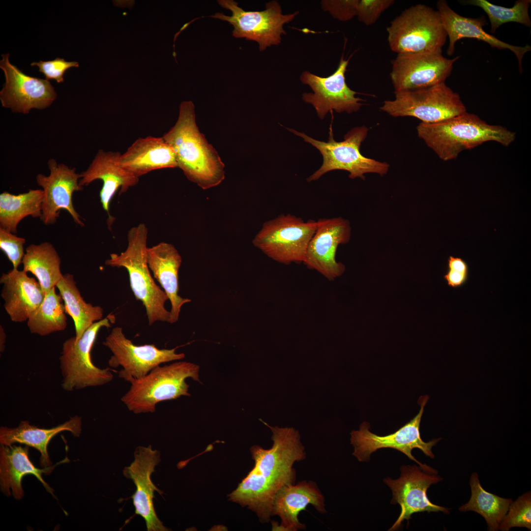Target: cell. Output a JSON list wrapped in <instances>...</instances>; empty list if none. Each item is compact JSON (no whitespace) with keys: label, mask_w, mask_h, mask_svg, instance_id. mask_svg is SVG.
Returning a JSON list of instances; mask_svg holds the SVG:
<instances>
[{"label":"cell","mask_w":531,"mask_h":531,"mask_svg":"<svg viewBox=\"0 0 531 531\" xmlns=\"http://www.w3.org/2000/svg\"><path fill=\"white\" fill-rule=\"evenodd\" d=\"M316 231L306 250L303 263L331 280L341 276L344 265L336 260L337 247L350 239L351 228L348 220L342 217L319 219Z\"/></svg>","instance_id":"cell-19"},{"label":"cell","mask_w":531,"mask_h":531,"mask_svg":"<svg viewBox=\"0 0 531 531\" xmlns=\"http://www.w3.org/2000/svg\"><path fill=\"white\" fill-rule=\"evenodd\" d=\"M147 261L154 278L170 300L171 308L170 323L177 322L182 306L190 302L178 295V271L181 257L175 246L165 242L147 248Z\"/></svg>","instance_id":"cell-25"},{"label":"cell","mask_w":531,"mask_h":531,"mask_svg":"<svg viewBox=\"0 0 531 531\" xmlns=\"http://www.w3.org/2000/svg\"><path fill=\"white\" fill-rule=\"evenodd\" d=\"M162 137L173 148L178 167L189 180L203 189L217 186L223 180L224 164L199 131L192 101L181 103L176 123Z\"/></svg>","instance_id":"cell-2"},{"label":"cell","mask_w":531,"mask_h":531,"mask_svg":"<svg viewBox=\"0 0 531 531\" xmlns=\"http://www.w3.org/2000/svg\"><path fill=\"white\" fill-rule=\"evenodd\" d=\"M103 344L113 354L109 366L121 367L118 377L129 383L145 376L162 363L185 357L184 353H176L177 347L160 349L154 344L136 345L125 337L119 326L113 328Z\"/></svg>","instance_id":"cell-13"},{"label":"cell","mask_w":531,"mask_h":531,"mask_svg":"<svg viewBox=\"0 0 531 531\" xmlns=\"http://www.w3.org/2000/svg\"><path fill=\"white\" fill-rule=\"evenodd\" d=\"M1 57L0 67L5 78L0 91L2 106L22 114H27L32 109L43 110L50 107L57 97L50 82L25 74L10 62L9 54H2Z\"/></svg>","instance_id":"cell-16"},{"label":"cell","mask_w":531,"mask_h":531,"mask_svg":"<svg viewBox=\"0 0 531 531\" xmlns=\"http://www.w3.org/2000/svg\"><path fill=\"white\" fill-rule=\"evenodd\" d=\"M24 238L0 228V249L12 264L14 269H18L25 255Z\"/></svg>","instance_id":"cell-37"},{"label":"cell","mask_w":531,"mask_h":531,"mask_svg":"<svg viewBox=\"0 0 531 531\" xmlns=\"http://www.w3.org/2000/svg\"><path fill=\"white\" fill-rule=\"evenodd\" d=\"M64 431L70 432L74 437H79L82 431L81 417L75 415L66 422L49 429L39 428L26 420L21 421L17 427L1 426L0 443L9 446L18 442L36 448L41 453V465L47 467L52 464L47 451L48 443L54 436Z\"/></svg>","instance_id":"cell-28"},{"label":"cell","mask_w":531,"mask_h":531,"mask_svg":"<svg viewBox=\"0 0 531 531\" xmlns=\"http://www.w3.org/2000/svg\"><path fill=\"white\" fill-rule=\"evenodd\" d=\"M47 165L49 175L39 174L36 177L37 184L44 192L41 220L46 225L55 224L60 209H64L76 224L84 227L85 224L72 201L74 192L83 190V187L79 184L80 174L76 173L75 168L59 163L54 158L49 159Z\"/></svg>","instance_id":"cell-18"},{"label":"cell","mask_w":531,"mask_h":531,"mask_svg":"<svg viewBox=\"0 0 531 531\" xmlns=\"http://www.w3.org/2000/svg\"><path fill=\"white\" fill-rule=\"evenodd\" d=\"M115 317L109 315L92 324L77 341L75 336L66 339L59 357L62 376L61 387L68 391L110 383L113 374L110 367L101 369L92 362L90 352L101 327H110Z\"/></svg>","instance_id":"cell-8"},{"label":"cell","mask_w":531,"mask_h":531,"mask_svg":"<svg viewBox=\"0 0 531 531\" xmlns=\"http://www.w3.org/2000/svg\"><path fill=\"white\" fill-rule=\"evenodd\" d=\"M44 198L42 189H30L13 195L4 191L0 194V228L16 234L19 222L26 217H40Z\"/></svg>","instance_id":"cell-31"},{"label":"cell","mask_w":531,"mask_h":531,"mask_svg":"<svg viewBox=\"0 0 531 531\" xmlns=\"http://www.w3.org/2000/svg\"><path fill=\"white\" fill-rule=\"evenodd\" d=\"M380 109L393 117H412L422 122L435 123L466 112L459 94L445 82L423 88L394 91Z\"/></svg>","instance_id":"cell-10"},{"label":"cell","mask_w":531,"mask_h":531,"mask_svg":"<svg viewBox=\"0 0 531 531\" xmlns=\"http://www.w3.org/2000/svg\"><path fill=\"white\" fill-rule=\"evenodd\" d=\"M428 399V395L421 396L418 400L420 406L418 413L393 433L385 436L376 435L369 430V424L363 422L358 430H354L351 433V443L354 447L352 454L359 461L365 462L369 460L371 454L379 449L393 448L407 455L422 468L430 471H435L436 470L431 467L419 462L412 454L413 449L418 448L426 456L433 459L435 455L432 448L442 439L441 438L434 439L425 442L420 436V422Z\"/></svg>","instance_id":"cell-12"},{"label":"cell","mask_w":531,"mask_h":531,"mask_svg":"<svg viewBox=\"0 0 531 531\" xmlns=\"http://www.w3.org/2000/svg\"><path fill=\"white\" fill-rule=\"evenodd\" d=\"M394 2V0H358L356 16L365 25H372Z\"/></svg>","instance_id":"cell-36"},{"label":"cell","mask_w":531,"mask_h":531,"mask_svg":"<svg viewBox=\"0 0 531 531\" xmlns=\"http://www.w3.org/2000/svg\"><path fill=\"white\" fill-rule=\"evenodd\" d=\"M120 155L119 152L99 149L87 170L80 174L79 184L83 187L96 180L102 181L99 196L103 208L108 215L109 228L114 220L110 213V202L114 195L119 189V194L126 192L139 181L138 177L121 167Z\"/></svg>","instance_id":"cell-21"},{"label":"cell","mask_w":531,"mask_h":531,"mask_svg":"<svg viewBox=\"0 0 531 531\" xmlns=\"http://www.w3.org/2000/svg\"><path fill=\"white\" fill-rule=\"evenodd\" d=\"M22 264L23 270L36 276L45 294L56 286L63 275L61 259L53 245L48 242L29 245Z\"/></svg>","instance_id":"cell-30"},{"label":"cell","mask_w":531,"mask_h":531,"mask_svg":"<svg viewBox=\"0 0 531 531\" xmlns=\"http://www.w3.org/2000/svg\"><path fill=\"white\" fill-rule=\"evenodd\" d=\"M438 11L449 37V45L447 54L451 56L455 51V43L464 38H475L482 41L494 48L498 49H508L516 56L520 72L523 71L522 66L524 55L531 49L528 45L525 46H516L509 44L486 32L483 29L486 24L484 18H472L460 15L452 10L444 0H439L437 3Z\"/></svg>","instance_id":"cell-23"},{"label":"cell","mask_w":531,"mask_h":531,"mask_svg":"<svg viewBox=\"0 0 531 531\" xmlns=\"http://www.w3.org/2000/svg\"><path fill=\"white\" fill-rule=\"evenodd\" d=\"M401 476L395 480L389 477L384 481L391 489V503L401 506L400 515L388 531L399 528L405 520H409L412 514L422 512L442 511L449 513V508L433 503L428 499L427 491L433 484L442 480L438 472L430 471L416 466H402Z\"/></svg>","instance_id":"cell-14"},{"label":"cell","mask_w":531,"mask_h":531,"mask_svg":"<svg viewBox=\"0 0 531 531\" xmlns=\"http://www.w3.org/2000/svg\"><path fill=\"white\" fill-rule=\"evenodd\" d=\"M56 287L63 300L66 313L74 321L75 339L77 341L92 324L103 319V310L99 306H93L85 301L73 274H63Z\"/></svg>","instance_id":"cell-29"},{"label":"cell","mask_w":531,"mask_h":531,"mask_svg":"<svg viewBox=\"0 0 531 531\" xmlns=\"http://www.w3.org/2000/svg\"><path fill=\"white\" fill-rule=\"evenodd\" d=\"M482 8L487 14L491 24V32L495 33L497 28L503 24L516 22L530 27L531 21L529 14L531 0H519L511 7L493 4L486 0L462 1Z\"/></svg>","instance_id":"cell-34"},{"label":"cell","mask_w":531,"mask_h":531,"mask_svg":"<svg viewBox=\"0 0 531 531\" xmlns=\"http://www.w3.org/2000/svg\"><path fill=\"white\" fill-rule=\"evenodd\" d=\"M357 2L358 0H323L321 4L322 9L334 18L346 22L356 16Z\"/></svg>","instance_id":"cell-39"},{"label":"cell","mask_w":531,"mask_h":531,"mask_svg":"<svg viewBox=\"0 0 531 531\" xmlns=\"http://www.w3.org/2000/svg\"><path fill=\"white\" fill-rule=\"evenodd\" d=\"M199 369L198 365L187 361L159 365L145 376L131 381L121 401L134 413H153L161 402L190 396L186 380L190 378L200 382Z\"/></svg>","instance_id":"cell-5"},{"label":"cell","mask_w":531,"mask_h":531,"mask_svg":"<svg viewBox=\"0 0 531 531\" xmlns=\"http://www.w3.org/2000/svg\"><path fill=\"white\" fill-rule=\"evenodd\" d=\"M148 234L144 224L131 228L128 232L126 250L120 254H111L105 265L127 270L132 291L145 307L149 325L156 321L170 323V312L165 307L168 297L155 282L147 263Z\"/></svg>","instance_id":"cell-4"},{"label":"cell","mask_w":531,"mask_h":531,"mask_svg":"<svg viewBox=\"0 0 531 531\" xmlns=\"http://www.w3.org/2000/svg\"><path fill=\"white\" fill-rule=\"evenodd\" d=\"M217 2L221 7L230 10L232 15L218 12L209 17L228 22L234 27L233 36L257 42L260 51L279 45L281 35L286 34L284 25L292 21L299 13L283 14L279 3L275 0L266 3V9L262 11H246L233 0Z\"/></svg>","instance_id":"cell-11"},{"label":"cell","mask_w":531,"mask_h":531,"mask_svg":"<svg viewBox=\"0 0 531 531\" xmlns=\"http://www.w3.org/2000/svg\"><path fill=\"white\" fill-rule=\"evenodd\" d=\"M6 342V334L4 332L3 327L0 325V350L1 352H3L5 346L4 343Z\"/></svg>","instance_id":"cell-41"},{"label":"cell","mask_w":531,"mask_h":531,"mask_svg":"<svg viewBox=\"0 0 531 531\" xmlns=\"http://www.w3.org/2000/svg\"><path fill=\"white\" fill-rule=\"evenodd\" d=\"M386 31L389 46L397 54L442 52L447 37L438 10L421 4L404 10Z\"/></svg>","instance_id":"cell-6"},{"label":"cell","mask_w":531,"mask_h":531,"mask_svg":"<svg viewBox=\"0 0 531 531\" xmlns=\"http://www.w3.org/2000/svg\"><path fill=\"white\" fill-rule=\"evenodd\" d=\"M350 58L345 59L342 56L338 67L330 75L323 77L308 71H303L300 80L307 85L313 93H304L302 99L315 108L318 117L323 119L329 112L349 114L358 111L363 100L356 97L357 92L351 89L346 82L345 72Z\"/></svg>","instance_id":"cell-15"},{"label":"cell","mask_w":531,"mask_h":531,"mask_svg":"<svg viewBox=\"0 0 531 531\" xmlns=\"http://www.w3.org/2000/svg\"><path fill=\"white\" fill-rule=\"evenodd\" d=\"M470 485L471 498L468 502L459 508V510L461 512L473 511L479 514L485 519L489 531H498L512 499L502 498L486 491L482 487L476 472L472 474Z\"/></svg>","instance_id":"cell-32"},{"label":"cell","mask_w":531,"mask_h":531,"mask_svg":"<svg viewBox=\"0 0 531 531\" xmlns=\"http://www.w3.org/2000/svg\"><path fill=\"white\" fill-rule=\"evenodd\" d=\"M469 277V266L461 257L450 256L447 259V271L443 278L448 286L458 288L467 282Z\"/></svg>","instance_id":"cell-40"},{"label":"cell","mask_w":531,"mask_h":531,"mask_svg":"<svg viewBox=\"0 0 531 531\" xmlns=\"http://www.w3.org/2000/svg\"><path fill=\"white\" fill-rule=\"evenodd\" d=\"M55 287L45 293L42 302L29 317L27 325L31 333L46 336L66 328L65 306Z\"/></svg>","instance_id":"cell-33"},{"label":"cell","mask_w":531,"mask_h":531,"mask_svg":"<svg viewBox=\"0 0 531 531\" xmlns=\"http://www.w3.org/2000/svg\"><path fill=\"white\" fill-rule=\"evenodd\" d=\"M160 457L159 452L152 449L151 445L139 446L134 452V460L123 471L124 476L131 479L135 485L136 491L131 497L135 512L144 519L148 531L169 530L157 516L153 502L154 491L161 496L163 493L151 480L154 468L160 461Z\"/></svg>","instance_id":"cell-20"},{"label":"cell","mask_w":531,"mask_h":531,"mask_svg":"<svg viewBox=\"0 0 531 531\" xmlns=\"http://www.w3.org/2000/svg\"><path fill=\"white\" fill-rule=\"evenodd\" d=\"M416 129L418 137L443 161L455 159L462 151L488 141L508 146L516 137L506 128L490 125L467 112L437 122H421Z\"/></svg>","instance_id":"cell-3"},{"label":"cell","mask_w":531,"mask_h":531,"mask_svg":"<svg viewBox=\"0 0 531 531\" xmlns=\"http://www.w3.org/2000/svg\"><path fill=\"white\" fill-rule=\"evenodd\" d=\"M0 283L3 285L1 296L4 300V308L11 321L15 323L27 321L45 296L38 281L29 276L24 270L13 268L2 274Z\"/></svg>","instance_id":"cell-24"},{"label":"cell","mask_w":531,"mask_h":531,"mask_svg":"<svg viewBox=\"0 0 531 531\" xmlns=\"http://www.w3.org/2000/svg\"><path fill=\"white\" fill-rule=\"evenodd\" d=\"M317 221H304L291 214H282L265 222L253 240L254 246L282 264L303 263Z\"/></svg>","instance_id":"cell-9"},{"label":"cell","mask_w":531,"mask_h":531,"mask_svg":"<svg viewBox=\"0 0 531 531\" xmlns=\"http://www.w3.org/2000/svg\"><path fill=\"white\" fill-rule=\"evenodd\" d=\"M291 132L302 138L304 141L316 148L323 156L321 167L307 179L315 181L324 174L336 170L347 171L351 178H363L366 173L386 174L389 165L386 162L366 157L361 154L360 147L367 136L368 129L365 126L354 128L344 136V140L336 142L330 128L327 142L315 140L304 133L288 128Z\"/></svg>","instance_id":"cell-7"},{"label":"cell","mask_w":531,"mask_h":531,"mask_svg":"<svg viewBox=\"0 0 531 531\" xmlns=\"http://www.w3.org/2000/svg\"><path fill=\"white\" fill-rule=\"evenodd\" d=\"M513 527H524L531 530V491L512 501L501 521L499 530L508 531Z\"/></svg>","instance_id":"cell-35"},{"label":"cell","mask_w":531,"mask_h":531,"mask_svg":"<svg viewBox=\"0 0 531 531\" xmlns=\"http://www.w3.org/2000/svg\"><path fill=\"white\" fill-rule=\"evenodd\" d=\"M459 58L447 59L442 52L397 54L391 61L390 73L394 91L415 90L444 83Z\"/></svg>","instance_id":"cell-17"},{"label":"cell","mask_w":531,"mask_h":531,"mask_svg":"<svg viewBox=\"0 0 531 531\" xmlns=\"http://www.w3.org/2000/svg\"><path fill=\"white\" fill-rule=\"evenodd\" d=\"M324 499L316 483L303 481L297 484L284 486L275 495L271 516L278 515L281 523L272 524L273 531H296L305 528L298 519L299 512L311 504L321 513L326 512Z\"/></svg>","instance_id":"cell-22"},{"label":"cell","mask_w":531,"mask_h":531,"mask_svg":"<svg viewBox=\"0 0 531 531\" xmlns=\"http://www.w3.org/2000/svg\"><path fill=\"white\" fill-rule=\"evenodd\" d=\"M119 162L138 178L155 170L178 167L175 152L163 137L139 138L121 154Z\"/></svg>","instance_id":"cell-26"},{"label":"cell","mask_w":531,"mask_h":531,"mask_svg":"<svg viewBox=\"0 0 531 531\" xmlns=\"http://www.w3.org/2000/svg\"><path fill=\"white\" fill-rule=\"evenodd\" d=\"M30 65L38 66L39 71L45 76L46 80L55 79L58 83L64 82L63 75L67 70L79 66L77 61H67L59 58L47 61L40 60L39 62H33Z\"/></svg>","instance_id":"cell-38"},{"label":"cell","mask_w":531,"mask_h":531,"mask_svg":"<svg viewBox=\"0 0 531 531\" xmlns=\"http://www.w3.org/2000/svg\"><path fill=\"white\" fill-rule=\"evenodd\" d=\"M272 432L269 449L258 445L251 447L255 465L237 488L228 495L229 500L255 512L260 521L268 522L271 516L274 497L284 486L294 484L295 462L304 459L306 452L300 435L293 428L273 427L263 421Z\"/></svg>","instance_id":"cell-1"},{"label":"cell","mask_w":531,"mask_h":531,"mask_svg":"<svg viewBox=\"0 0 531 531\" xmlns=\"http://www.w3.org/2000/svg\"><path fill=\"white\" fill-rule=\"evenodd\" d=\"M67 459L54 466L43 469L36 468L29 458V447L16 445H1L0 448V483L2 492L6 496L10 495L12 490L13 497L17 500L22 499L24 491L22 480L27 474L34 475L42 484L47 491L54 496V490L43 479L42 473H50L57 465L66 461Z\"/></svg>","instance_id":"cell-27"}]
</instances>
